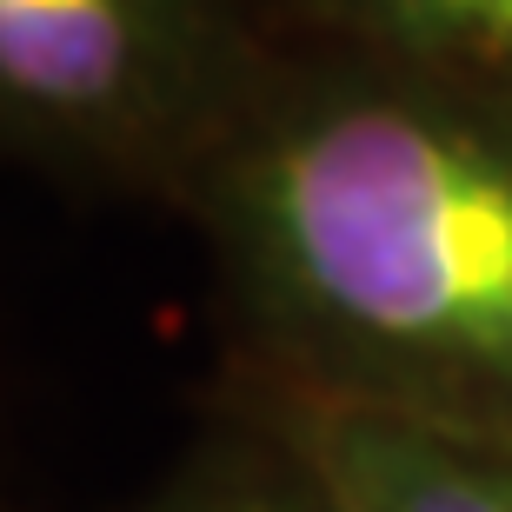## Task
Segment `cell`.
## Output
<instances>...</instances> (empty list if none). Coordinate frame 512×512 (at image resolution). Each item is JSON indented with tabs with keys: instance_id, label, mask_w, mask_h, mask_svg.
Instances as JSON below:
<instances>
[{
	"instance_id": "cell-1",
	"label": "cell",
	"mask_w": 512,
	"mask_h": 512,
	"mask_svg": "<svg viewBox=\"0 0 512 512\" xmlns=\"http://www.w3.org/2000/svg\"><path fill=\"white\" fill-rule=\"evenodd\" d=\"M173 207L260 393L512 446V80L286 34Z\"/></svg>"
},
{
	"instance_id": "cell-2",
	"label": "cell",
	"mask_w": 512,
	"mask_h": 512,
	"mask_svg": "<svg viewBox=\"0 0 512 512\" xmlns=\"http://www.w3.org/2000/svg\"><path fill=\"white\" fill-rule=\"evenodd\" d=\"M273 0H0V167L180 200L280 54Z\"/></svg>"
},
{
	"instance_id": "cell-3",
	"label": "cell",
	"mask_w": 512,
	"mask_h": 512,
	"mask_svg": "<svg viewBox=\"0 0 512 512\" xmlns=\"http://www.w3.org/2000/svg\"><path fill=\"white\" fill-rule=\"evenodd\" d=\"M260 406L333 479L346 512H512V446L499 439H453L286 393H260Z\"/></svg>"
},
{
	"instance_id": "cell-4",
	"label": "cell",
	"mask_w": 512,
	"mask_h": 512,
	"mask_svg": "<svg viewBox=\"0 0 512 512\" xmlns=\"http://www.w3.org/2000/svg\"><path fill=\"white\" fill-rule=\"evenodd\" d=\"M300 40L512 80V0H273Z\"/></svg>"
},
{
	"instance_id": "cell-5",
	"label": "cell",
	"mask_w": 512,
	"mask_h": 512,
	"mask_svg": "<svg viewBox=\"0 0 512 512\" xmlns=\"http://www.w3.org/2000/svg\"><path fill=\"white\" fill-rule=\"evenodd\" d=\"M133 512H346V499L253 399L240 426L193 446Z\"/></svg>"
}]
</instances>
